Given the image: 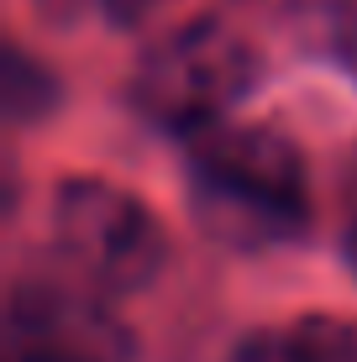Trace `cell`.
Here are the masks:
<instances>
[{"mask_svg":"<svg viewBox=\"0 0 357 362\" xmlns=\"http://www.w3.org/2000/svg\"><path fill=\"white\" fill-rule=\"evenodd\" d=\"M184 168L200 226L231 247H284L310 226V179L289 136L247 121H205L184 132Z\"/></svg>","mask_w":357,"mask_h":362,"instance_id":"obj_1","label":"cell"},{"mask_svg":"<svg viewBox=\"0 0 357 362\" xmlns=\"http://www.w3.org/2000/svg\"><path fill=\"white\" fill-rule=\"evenodd\" d=\"M257 84V53L231 21L189 16L158 37L131 74V105L163 132H194L216 116H231Z\"/></svg>","mask_w":357,"mask_h":362,"instance_id":"obj_2","label":"cell"},{"mask_svg":"<svg viewBox=\"0 0 357 362\" xmlns=\"http://www.w3.org/2000/svg\"><path fill=\"white\" fill-rule=\"evenodd\" d=\"M53 242L64 263L105 294H142L168 263L153 205L95 173H74L53 189Z\"/></svg>","mask_w":357,"mask_h":362,"instance_id":"obj_3","label":"cell"},{"mask_svg":"<svg viewBox=\"0 0 357 362\" xmlns=\"http://www.w3.org/2000/svg\"><path fill=\"white\" fill-rule=\"evenodd\" d=\"M105 289L64 279H16L6 299V346H32L74 362H131V331Z\"/></svg>","mask_w":357,"mask_h":362,"instance_id":"obj_4","label":"cell"},{"mask_svg":"<svg viewBox=\"0 0 357 362\" xmlns=\"http://www.w3.org/2000/svg\"><path fill=\"white\" fill-rule=\"evenodd\" d=\"M226 362H357V326L336 315H300L284 326L247 331Z\"/></svg>","mask_w":357,"mask_h":362,"instance_id":"obj_5","label":"cell"},{"mask_svg":"<svg viewBox=\"0 0 357 362\" xmlns=\"http://www.w3.org/2000/svg\"><path fill=\"white\" fill-rule=\"evenodd\" d=\"M53 105H58V79L42 64H32L27 47H11L6 53V116H11V127L42 121Z\"/></svg>","mask_w":357,"mask_h":362,"instance_id":"obj_6","label":"cell"},{"mask_svg":"<svg viewBox=\"0 0 357 362\" xmlns=\"http://www.w3.org/2000/svg\"><path fill=\"white\" fill-rule=\"evenodd\" d=\"M331 37H336L341 69L357 79V0H341V6H336V27H331Z\"/></svg>","mask_w":357,"mask_h":362,"instance_id":"obj_7","label":"cell"},{"mask_svg":"<svg viewBox=\"0 0 357 362\" xmlns=\"http://www.w3.org/2000/svg\"><path fill=\"white\" fill-rule=\"evenodd\" d=\"M153 6H158V0H100V11L110 21H142Z\"/></svg>","mask_w":357,"mask_h":362,"instance_id":"obj_8","label":"cell"},{"mask_svg":"<svg viewBox=\"0 0 357 362\" xmlns=\"http://www.w3.org/2000/svg\"><path fill=\"white\" fill-rule=\"evenodd\" d=\"M6 362H74V357H53V352H32V346H6Z\"/></svg>","mask_w":357,"mask_h":362,"instance_id":"obj_9","label":"cell"},{"mask_svg":"<svg viewBox=\"0 0 357 362\" xmlns=\"http://www.w3.org/2000/svg\"><path fill=\"white\" fill-rule=\"evenodd\" d=\"M341 257H347V273L357 279V216L347 221V231H341Z\"/></svg>","mask_w":357,"mask_h":362,"instance_id":"obj_10","label":"cell"}]
</instances>
